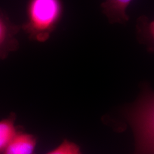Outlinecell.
<instances>
[{"instance_id": "1", "label": "cell", "mask_w": 154, "mask_h": 154, "mask_svg": "<svg viewBox=\"0 0 154 154\" xmlns=\"http://www.w3.org/2000/svg\"><path fill=\"white\" fill-rule=\"evenodd\" d=\"M63 13L62 0H28L21 30L29 39L45 42L58 28Z\"/></svg>"}, {"instance_id": "2", "label": "cell", "mask_w": 154, "mask_h": 154, "mask_svg": "<svg viewBox=\"0 0 154 154\" xmlns=\"http://www.w3.org/2000/svg\"><path fill=\"white\" fill-rule=\"evenodd\" d=\"M136 138L135 154H154V92L147 91L129 114Z\"/></svg>"}, {"instance_id": "3", "label": "cell", "mask_w": 154, "mask_h": 154, "mask_svg": "<svg viewBox=\"0 0 154 154\" xmlns=\"http://www.w3.org/2000/svg\"><path fill=\"white\" fill-rule=\"evenodd\" d=\"M21 30V25L11 22L5 11L0 9V60L18 49L20 44L17 35Z\"/></svg>"}, {"instance_id": "4", "label": "cell", "mask_w": 154, "mask_h": 154, "mask_svg": "<svg viewBox=\"0 0 154 154\" xmlns=\"http://www.w3.org/2000/svg\"><path fill=\"white\" fill-rule=\"evenodd\" d=\"M133 0H105L100 4L102 13L111 24H126L130 17L127 10Z\"/></svg>"}, {"instance_id": "5", "label": "cell", "mask_w": 154, "mask_h": 154, "mask_svg": "<svg viewBox=\"0 0 154 154\" xmlns=\"http://www.w3.org/2000/svg\"><path fill=\"white\" fill-rule=\"evenodd\" d=\"M37 143L34 135L19 131L2 154H34Z\"/></svg>"}, {"instance_id": "6", "label": "cell", "mask_w": 154, "mask_h": 154, "mask_svg": "<svg viewBox=\"0 0 154 154\" xmlns=\"http://www.w3.org/2000/svg\"><path fill=\"white\" fill-rule=\"evenodd\" d=\"M135 28L138 41L154 53V19L151 20L146 16L139 17Z\"/></svg>"}, {"instance_id": "7", "label": "cell", "mask_w": 154, "mask_h": 154, "mask_svg": "<svg viewBox=\"0 0 154 154\" xmlns=\"http://www.w3.org/2000/svg\"><path fill=\"white\" fill-rule=\"evenodd\" d=\"M16 115L12 113L5 119L0 121V154L16 136L19 130L15 125Z\"/></svg>"}, {"instance_id": "8", "label": "cell", "mask_w": 154, "mask_h": 154, "mask_svg": "<svg viewBox=\"0 0 154 154\" xmlns=\"http://www.w3.org/2000/svg\"><path fill=\"white\" fill-rule=\"evenodd\" d=\"M46 154H82L79 147L74 142L65 139L57 147Z\"/></svg>"}]
</instances>
